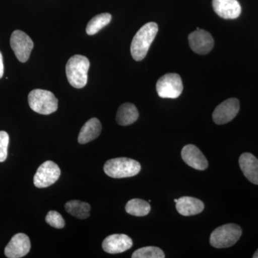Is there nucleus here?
I'll use <instances>...</instances> for the list:
<instances>
[{
  "instance_id": "25",
  "label": "nucleus",
  "mask_w": 258,
  "mask_h": 258,
  "mask_svg": "<svg viewBox=\"0 0 258 258\" xmlns=\"http://www.w3.org/2000/svg\"><path fill=\"white\" fill-rule=\"evenodd\" d=\"M3 75H4V63H3V55L0 52V79L3 78Z\"/></svg>"
},
{
  "instance_id": "27",
  "label": "nucleus",
  "mask_w": 258,
  "mask_h": 258,
  "mask_svg": "<svg viewBox=\"0 0 258 258\" xmlns=\"http://www.w3.org/2000/svg\"><path fill=\"white\" fill-rule=\"evenodd\" d=\"M174 203H177V201H178L177 199H175V200H174Z\"/></svg>"
},
{
  "instance_id": "3",
  "label": "nucleus",
  "mask_w": 258,
  "mask_h": 258,
  "mask_svg": "<svg viewBox=\"0 0 258 258\" xmlns=\"http://www.w3.org/2000/svg\"><path fill=\"white\" fill-rule=\"evenodd\" d=\"M141 168V164L138 161L129 158L121 157L107 161L103 169L110 177L121 179L137 175L140 172Z\"/></svg>"
},
{
  "instance_id": "14",
  "label": "nucleus",
  "mask_w": 258,
  "mask_h": 258,
  "mask_svg": "<svg viewBox=\"0 0 258 258\" xmlns=\"http://www.w3.org/2000/svg\"><path fill=\"white\" fill-rule=\"evenodd\" d=\"M212 7L217 15L226 20L237 18L242 12L237 0H212Z\"/></svg>"
},
{
  "instance_id": "23",
  "label": "nucleus",
  "mask_w": 258,
  "mask_h": 258,
  "mask_svg": "<svg viewBox=\"0 0 258 258\" xmlns=\"http://www.w3.org/2000/svg\"><path fill=\"white\" fill-rule=\"evenodd\" d=\"M45 221L51 227H55L57 229L63 228L64 227V221L62 218V215L57 211H50L47 213L45 217Z\"/></svg>"
},
{
  "instance_id": "16",
  "label": "nucleus",
  "mask_w": 258,
  "mask_h": 258,
  "mask_svg": "<svg viewBox=\"0 0 258 258\" xmlns=\"http://www.w3.org/2000/svg\"><path fill=\"white\" fill-rule=\"evenodd\" d=\"M176 208L180 215L192 216L201 213L205 209V205L201 200L191 197H182L178 199Z\"/></svg>"
},
{
  "instance_id": "13",
  "label": "nucleus",
  "mask_w": 258,
  "mask_h": 258,
  "mask_svg": "<svg viewBox=\"0 0 258 258\" xmlns=\"http://www.w3.org/2000/svg\"><path fill=\"white\" fill-rule=\"evenodd\" d=\"M181 158L187 165L197 170H205L208 167V161L203 152L192 144L186 145L181 150Z\"/></svg>"
},
{
  "instance_id": "20",
  "label": "nucleus",
  "mask_w": 258,
  "mask_h": 258,
  "mask_svg": "<svg viewBox=\"0 0 258 258\" xmlns=\"http://www.w3.org/2000/svg\"><path fill=\"white\" fill-rule=\"evenodd\" d=\"M125 211L129 215L137 217H144L151 211V206L149 203L141 199H133L125 205Z\"/></svg>"
},
{
  "instance_id": "21",
  "label": "nucleus",
  "mask_w": 258,
  "mask_h": 258,
  "mask_svg": "<svg viewBox=\"0 0 258 258\" xmlns=\"http://www.w3.org/2000/svg\"><path fill=\"white\" fill-rule=\"evenodd\" d=\"M111 15L109 13H101L96 15L88 23L86 32L88 35H95L111 23Z\"/></svg>"
},
{
  "instance_id": "8",
  "label": "nucleus",
  "mask_w": 258,
  "mask_h": 258,
  "mask_svg": "<svg viewBox=\"0 0 258 258\" xmlns=\"http://www.w3.org/2000/svg\"><path fill=\"white\" fill-rule=\"evenodd\" d=\"M10 45L19 61L25 62L28 60L34 47L32 39L21 30H15L10 37Z\"/></svg>"
},
{
  "instance_id": "18",
  "label": "nucleus",
  "mask_w": 258,
  "mask_h": 258,
  "mask_svg": "<svg viewBox=\"0 0 258 258\" xmlns=\"http://www.w3.org/2000/svg\"><path fill=\"white\" fill-rule=\"evenodd\" d=\"M138 109L133 103H123L118 108L116 114V121L120 125L132 124L138 120Z\"/></svg>"
},
{
  "instance_id": "1",
  "label": "nucleus",
  "mask_w": 258,
  "mask_h": 258,
  "mask_svg": "<svg viewBox=\"0 0 258 258\" xmlns=\"http://www.w3.org/2000/svg\"><path fill=\"white\" fill-rule=\"evenodd\" d=\"M158 25L155 23H149L144 25L134 37L131 45V53L136 61L145 58L151 45L157 36Z\"/></svg>"
},
{
  "instance_id": "9",
  "label": "nucleus",
  "mask_w": 258,
  "mask_h": 258,
  "mask_svg": "<svg viewBox=\"0 0 258 258\" xmlns=\"http://www.w3.org/2000/svg\"><path fill=\"white\" fill-rule=\"evenodd\" d=\"M240 111V102L237 98H229L215 108L212 118L216 124H225L231 121Z\"/></svg>"
},
{
  "instance_id": "4",
  "label": "nucleus",
  "mask_w": 258,
  "mask_h": 258,
  "mask_svg": "<svg viewBox=\"0 0 258 258\" xmlns=\"http://www.w3.org/2000/svg\"><path fill=\"white\" fill-rule=\"evenodd\" d=\"M28 103L32 111L42 115H49L57 110V98L50 91L35 89L29 93Z\"/></svg>"
},
{
  "instance_id": "12",
  "label": "nucleus",
  "mask_w": 258,
  "mask_h": 258,
  "mask_svg": "<svg viewBox=\"0 0 258 258\" xmlns=\"http://www.w3.org/2000/svg\"><path fill=\"white\" fill-rule=\"evenodd\" d=\"M133 241L124 234H114L108 236L102 243L105 252L109 254H118L132 248Z\"/></svg>"
},
{
  "instance_id": "2",
  "label": "nucleus",
  "mask_w": 258,
  "mask_h": 258,
  "mask_svg": "<svg viewBox=\"0 0 258 258\" xmlns=\"http://www.w3.org/2000/svg\"><path fill=\"white\" fill-rule=\"evenodd\" d=\"M90 61L87 57L81 55L71 57L66 64V76L73 87L83 88L88 81V72Z\"/></svg>"
},
{
  "instance_id": "24",
  "label": "nucleus",
  "mask_w": 258,
  "mask_h": 258,
  "mask_svg": "<svg viewBox=\"0 0 258 258\" xmlns=\"http://www.w3.org/2000/svg\"><path fill=\"white\" fill-rule=\"evenodd\" d=\"M10 137L4 131H0V162H4L8 157V146Z\"/></svg>"
},
{
  "instance_id": "15",
  "label": "nucleus",
  "mask_w": 258,
  "mask_h": 258,
  "mask_svg": "<svg viewBox=\"0 0 258 258\" xmlns=\"http://www.w3.org/2000/svg\"><path fill=\"white\" fill-rule=\"evenodd\" d=\"M244 176L254 184L258 185V159L250 153H244L239 159Z\"/></svg>"
},
{
  "instance_id": "17",
  "label": "nucleus",
  "mask_w": 258,
  "mask_h": 258,
  "mask_svg": "<svg viewBox=\"0 0 258 258\" xmlns=\"http://www.w3.org/2000/svg\"><path fill=\"white\" fill-rule=\"evenodd\" d=\"M101 130L102 126L100 120L96 118H91L81 128L78 142L81 144L89 143L99 137Z\"/></svg>"
},
{
  "instance_id": "5",
  "label": "nucleus",
  "mask_w": 258,
  "mask_h": 258,
  "mask_svg": "<svg viewBox=\"0 0 258 258\" xmlns=\"http://www.w3.org/2000/svg\"><path fill=\"white\" fill-rule=\"evenodd\" d=\"M242 229L235 224L220 226L212 232L210 244L215 248H226L234 245L242 235Z\"/></svg>"
},
{
  "instance_id": "26",
  "label": "nucleus",
  "mask_w": 258,
  "mask_h": 258,
  "mask_svg": "<svg viewBox=\"0 0 258 258\" xmlns=\"http://www.w3.org/2000/svg\"><path fill=\"white\" fill-rule=\"evenodd\" d=\"M253 258H258V249L255 252H254Z\"/></svg>"
},
{
  "instance_id": "6",
  "label": "nucleus",
  "mask_w": 258,
  "mask_h": 258,
  "mask_svg": "<svg viewBox=\"0 0 258 258\" xmlns=\"http://www.w3.org/2000/svg\"><path fill=\"white\" fill-rule=\"evenodd\" d=\"M156 88L158 95L161 98L175 99L182 93V81L179 75L165 74L158 80Z\"/></svg>"
},
{
  "instance_id": "22",
  "label": "nucleus",
  "mask_w": 258,
  "mask_h": 258,
  "mask_svg": "<svg viewBox=\"0 0 258 258\" xmlns=\"http://www.w3.org/2000/svg\"><path fill=\"white\" fill-rule=\"evenodd\" d=\"M132 258H164L165 254L162 249L157 247H142L137 249L132 256Z\"/></svg>"
},
{
  "instance_id": "19",
  "label": "nucleus",
  "mask_w": 258,
  "mask_h": 258,
  "mask_svg": "<svg viewBox=\"0 0 258 258\" xmlns=\"http://www.w3.org/2000/svg\"><path fill=\"white\" fill-rule=\"evenodd\" d=\"M66 211L80 220H85L90 217L91 206L89 204L80 201V200H71L64 205Z\"/></svg>"
},
{
  "instance_id": "10",
  "label": "nucleus",
  "mask_w": 258,
  "mask_h": 258,
  "mask_svg": "<svg viewBox=\"0 0 258 258\" xmlns=\"http://www.w3.org/2000/svg\"><path fill=\"white\" fill-rule=\"evenodd\" d=\"M189 43L191 50L200 55H206L214 47V39L211 34L198 28L189 35Z\"/></svg>"
},
{
  "instance_id": "7",
  "label": "nucleus",
  "mask_w": 258,
  "mask_h": 258,
  "mask_svg": "<svg viewBox=\"0 0 258 258\" xmlns=\"http://www.w3.org/2000/svg\"><path fill=\"white\" fill-rule=\"evenodd\" d=\"M60 169L52 161H47L39 166L34 176L33 182L37 188H46L55 184L60 176Z\"/></svg>"
},
{
  "instance_id": "11",
  "label": "nucleus",
  "mask_w": 258,
  "mask_h": 258,
  "mask_svg": "<svg viewBox=\"0 0 258 258\" xmlns=\"http://www.w3.org/2000/svg\"><path fill=\"white\" fill-rule=\"evenodd\" d=\"M31 243L28 235L23 233L13 236L5 249V254L9 258H20L30 252Z\"/></svg>"
}]
</instances>
